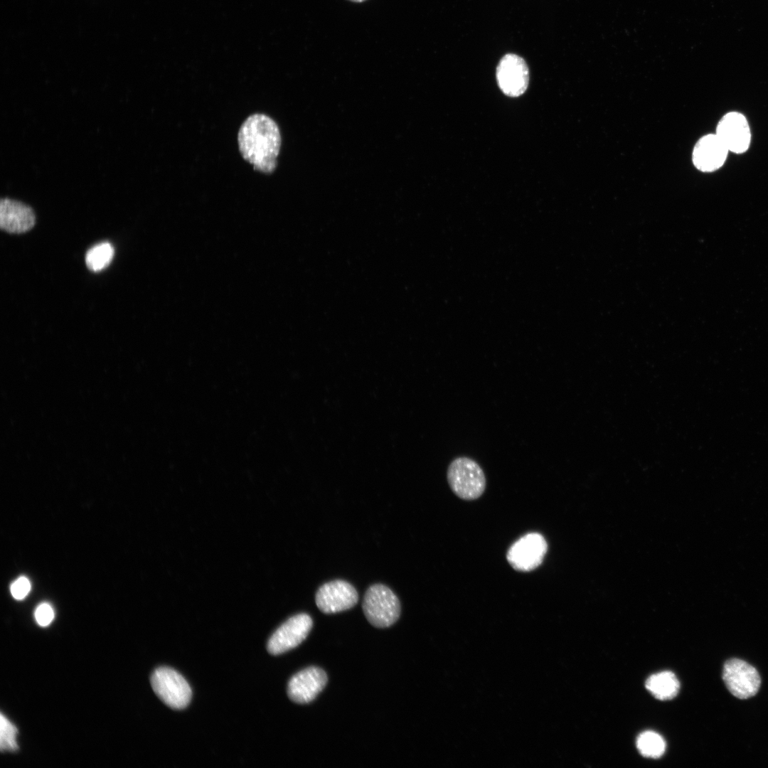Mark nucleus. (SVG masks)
<instances>
[{
    "label": "nucleus",
    "instance_id": "f257e3e1",
    "mask_svg": "<svg viewBox=\"0 0 768 768\" xmlns=\"http://www.w3.org/2000/svg\"><path fill=\"white\" fill-rule=\"evenodd\" d=\"M277 124L269 116L256 113L241 124L238 134L239 151L255 169L272 174L276 169L281 147Z\"/></svg>",
    "mask_w": 768,
    "mask_h": 768
},
{
    "label": "nucleus",
    "instance_id": "f03ea898",
    "mask_svg": "<svg viewBox=\"0 0 768 768\" xmlns=\"http://www.w3.org/2000/svg\"><path fill=\"white\" fill-rule=\"evenodd\" d=\"M447 478L452 491L463 500L477 499L486 489L483 469L476 461L467 457H459L449 464Z\"/></svg>",
    "mask_w": 768,
    "mask_h": 768
},
{
    "label": "nucleus",
    "instance_id": "7ed1b4c3",
    "mask_svg": "<svg viewBox=\"0 0 768 768\" xmlns=\"http://www.w3.org/2000/svg\"><path fill=\"white\" fill-rule=\"evenodd\" d=\"M362 607L368 621L378 628L393 625L400 617L401 611L398 597L382 584H375L367 589Z\"/></svg>",
    "mask_w": 768,
    "mask_h": 768
},
{
    "label": "nucleus",
    "instance_id": "20e7f679",
    "mask_svg": "<svg viewBox=\"0 0 768 768\" xmlns=\"http://www.w3.org/2000/svg\"><path fill=\"white\" fill-rule=\"evenodd\" d=\"M151 685L156 695L173 709H183L191 701L192 691L189 684L172 668H156L151 674Z\"/></svg>",
    "mask_w": 768,
    "mask_h": 768
},
{
    "label": "nucleus",
    "instance_id": "39448f33",
    "mask_svg": "<svg viewBox=\"0 0 768 768\" xmlns=\"http://www.w3.org/2000/svg\"><path fill=\"white\" fill-rule=\"evenodd\" d=\"M548 551L545 538L539 533H528L508 548L506 560L516 571L528 572L538 567Z\"/></svg>",
    "mask_w": 768,
    "mask_h": 768
},
{
    "label": "nucleus",
    "instance_id": "423d86ee",
    "mask_svg": "<svg viewBox=\"0 0 768 768\" xmlns=\"http://www.w3.org/2000/svg\"><path fill=\"white\" fill-rule=\"evenodd\" d=\"M722 680L728 690L736 698L747 699L757 694L761 678L757 669L738 658L727 661L723 667Z\"/></svg>",
    "mask_w": 768,
    "mask_h": 768
},
{
    "label": "nucleus",
    "instance_id": "0eeeda50",
    "mask_svg": "<svg viewBox=\"0 0 768 768\" xmlns=\"http://www.w3.org/2000/svg\"><path fill=\"white\" fill-rule=\"evenodd\" d=\"M498 85L507 96L518 97L528 88L529 70L525 60L515 54L507 53L500 60L496 71Z\"/></svg>",
    "mask_w": 768,
    "mask_h": 768
},
{
    "label": "nucleus",
    "instance_id": "6e6552de",
    "mask_svg": "<svg viewBox=\"0 0 768 768\" xmlns=\"http://www.w3.org/2000/svg\"><path fill=\"white\" fill-rule=\"evenodd\" d=\"M312 626V619L307 614H298L290 617L270 638L267 646L268 652L279 655L297 647L307 637Z\"/></svg>",
    "mask_w": 768,
    "mask_h": 768
},
{
    "label": "nucleus",
    "instance_id": "1a4fd4ad",
    "mask_svg": "<svg viewBox=\"0 0 768 768\" xmlns=\"http://www.w3.org/2000/svg\"><path fill=\"white\" fill-rule=\"evenodd\" d=\"M358 594L349 582L336 580L322 585L315 595L319 609L325 614H334L348 610L358 602Z\"/></svg>",
    "mask_w": 768,
    "mask_h": 768
},
{
    "label": "nucleus",
    "instance_id": "9d476101",
    "mask_svg": "<svg viewBox=\"0 0 768 768\" xmlns=\"http://www.w3.org/2000/svg\"><path fill=\"white\" fill-rule=\"evenodd\" d=\"M715 134L729 151L742 154L750 146L751 132L749 123L740 112L725 114L719 121Z\"/></svg>",
    "mask_w": 768,
    "mask_h": 768
},
{
    "label": "nucleus",
    "instance_id": "9b49d317",
    "mask_svg": "<svg viewBox=\"0 0 768 768\" xmlns=\"http://www.w3.org/2000/svg\"><path fill=\"white\" fill-rule=\"evenodd\" d=\"M327 676L318 667H309L293 676L287 686L289 699L298 704L311 702L322 691L327 683Z\"/></svg>",
    "mask_w": 768,
    "mask_h": 768
},
{
    "label": "nucleus",
    "instance_id": "f8f14e48",
    "mask_svg": "<svg viewBox=\"0 0 768 768\" xmlns=\"http://www.w3.org/2000/svg\"><path fill=\"white\" fill-rule=\"evenodd\" d=\"M728 152V149L716 134H706L694 146L693 163L701 171L712 172L722 166Z\"/></svg>",
    "mask_w": 768,
    "mask_h": 768
},
{
    "label": "nucleus",
    "instance_id": "ddd939ff",
    "mask_svg": "<svg viewBox=\"0 0 768 768\" xmlns=\"http://www.w3.org/2000/svg\"><path fill=\"white\" fill-rule=\"evenodd\" d=\"M36 221L31 207L13 199L0 201V227L9 233H23L31 230Z\"/></svg>",
    "mask_w": 768,
    "mask_h": 768
},
{
    "label": "nucleus",
    "instance_id": "4468645a",
    "mask_svg": "<svg viewBox=\"0 0 768 768\" xmlns=\"http://www.w3.org/2000/svg\"><path fill=\"white\" fill-rule=\"evenodd\" d=\"M646 689L657 699L670 700L676 697L680 689L679 681L671 671H663L648 678Z\"/></svg>",
    "mask_w": 768,
    "mask_h": 768
},
{
    "label": "nucleus",
    "instance_id": "2eb2a0df",
    "mask_svg": "<svg viewBox=\"0 0 768 768\" xmlns=\"http://www.w3.org/2000/svg\"><path fill=\"white\" fill-rule=\"evenodd\" d=\"M114 248L110 242H103L92 247L86 253L85 262L92 272H100L111 262Z\"/></svg>",
    "mask_w": 768,
    "mask_h": 768
},
{
    "label": "nucleus",
    "instance_id": "dca6fc26",
    "mask_svg": "<svg viewBox=\"0 0 768 768\" xmlns=\"http://www.w3.org/2000/svg\"><path fill=\"white\" fill-rule=\"evenodd\" d=\"M636 747L643 756L649 758H658L665 752L666 742L658 733L653 731H646L638 737Z\"/></svg>",
    "mask_w": 768,
    "mask_h": 768
},
{
    "label": "nucleus",
    "instance_id": "f3484780",
    "mask_svg": "<svg viewBox=\"0 0 768 768\" xmlns=\"http://www.w3.org/2000/svg\"><path fill=\"white\" fill-rule=\"evenodd\" d=\"M17 728L3 714L0 716V748L1 752H15L18 750L16 742Z\"/></svg>",
    "mask_w": 768,
    "mask_h": 768
},
{
    "label": "nucleus",
    "instance_id": "a211bd4d",
    "mask_svg": "<svg viewBox=\"0 0 768 768\" xmlns=\"http://www.w3.org/2000/svg\"><path fill=\"white\" fill-rule=\"evenodd\" d=\"M35 619L38 625L41 626H48L54 618V612L52 607L48 603L39 604L35 611Z\"/></svg>",
    "mask_w": 768,
    "mask_h": 768
},
{
    "label": "nucleus",
    "instance_id": "6ab92c4d",
    "mask_svg": "<svg viewBox=\"0 0 768 768\" xmlns=\"http://www.w3.org/2000/svg\"><path fill=\"white\" fill-rule=\"evenodd\" d=\"M31 589L29 580L25 577H20L11 585V593L16 599H23L28 594Z\"/></svg>",
    "mask_w": 768,
    "mask_h": 768
},
{
    "label": "nucleus",
    "instance_id": "aec40b11",
    "mask_svg": "<svg viewBox=\"0 0 768 768\" xmlns=\"http://www.w3.org/2000/svg\"><path fill=\"white\" fill-rule=\"evenodd\" d=\"M348 1L356 2V3H361V2L365 1L366 0H348Z\"/></svg>",
    "mask_w": 768,
    "mask_h": 768
}]
</instances>
